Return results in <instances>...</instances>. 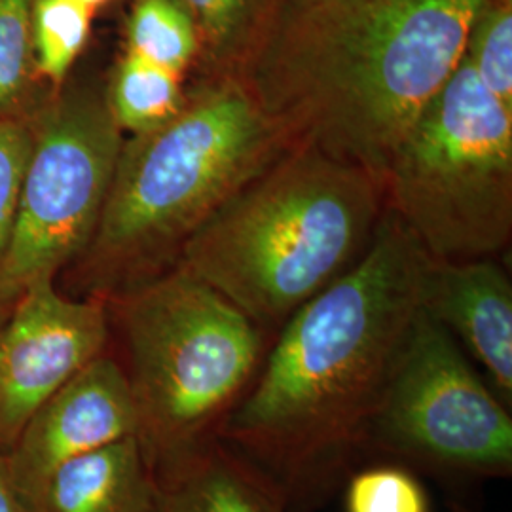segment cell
Here are the masks:
<instances>
[{
    "mask_svg": "<svg viewBox=\"0 0 512 512\" xmlns=\"http://www.w3.org/2000/svg\"><path fill=\"white\" fill-rule=\"evenodd\" d=\"M433 258L385 207L365 255L281 325L217 439L289 512L321 507L370 450L389 374L423 300Z\"/></svg>",
    "mask_w": 512,
    "mask_h": 512,
    "instance_id": "obj_1",
    "label": "cell"
},
{
    "mask_svg": "<svg viewBox=\"0 0 512 512\" xmlns=\"http://www.w3.org/2000/svg\"><path fill=\"white\" fill-rule=\"evenodd\" d=\"M346 512H431L420 480L399 465H374L344 482Z\"/></svg>",
    "mask_w": 512,
    "mask_h": 512,
    "instance_id": "obj_19",
    "label": "cell"
},
{
    "mask_svg": "<svg viewBox=\"0 0 512 512\" xmlns=\"http://www.w3.org/2000/svg\"><path fill=\"white\" fill-rule=\"evenodd\" d=\"M183 76L129 54L116 65L109 90L110 112L120 129L143 133L167 122L184 101Z\"/></svg>",
    "mask_w": 512,
    "mask_h": 512,
    "instance_id": "obj_15",
    "label": "cell"
},
{
    "mask_svg": "<svg viewBox=\"0 0 512 512\" xmlns=\"http://www.w3.org/2000/svg\"><path fill=\"white\" fill-rule=\"evenodd\" d=\"M158 482L137 437L118 440L63 465L37 512H156Z\"/></svg>",
    "mask_w": 512,
    "mask_h": 512,
    "instance_id": "obj_12",
    "label": "cell"
},
{
    "mask_svg": "<svg viewBox=\"0 0 512 512\" xmlns=\"http://www.w3.org/2000/svg\"><path fill=\"white\" fill-rule=\"evenodd\" d=\"M103 298L76 300L40 279L19 294L0 327V448H8L42 404L105 353Z\"/></svg>",
    "mask_w": 512,
    "mask_h": 512,
    "instance_id": "obj_9",
    "label": "cell"
},
{
    "mask_svg": "<svg viewBox=\"0 0 512 512\" xmlns=\"http://www.w3.org/2000/svg\"><path fill=\"white\" fill-rule=\"evenodd\" d=\"M129 54L183 76L198 57V37L177 0H137L126 27Z\"/></svg>",
    "mask_w": 512,
    "mask_h": 512,
    "instance_id": "obj_16",
    "label": "cell"
},
{
    "mask_svg": "<svg viewBox=\"0 0 512 512\" xmlns=\"http://www.w3.org/2000/svg\"><path fill=\"white\" fill-rule=\"evenodd\" d=\"M421 308L478 363L497 397L512 404V283L494 258L433 260Z\"/></svg>",
    "mask_w": 512,
    "mask_h": 512,
    "instance_id": "obj_11",
    "label": "cell"
},
{
    "mask_svg": "<svg viewBox=\"0 0 512 512\" xmlns=\"http://www.w3.org/2000/svg\"><path fill=\"white\" fill-rule=\"evenodd\" d=\"M128 437H137L128 374L103 353L25 423L6 452L8 469L29 509L37 512L50 478L63 465Z\"/></svg>",
    "mask_w": 512,
    "mask_h": 512,
    "instance_id": "obj_10",
    "label": "cell"
},
{
    "mask_svg": "<svg viewBox=\"0 0 512 512\" xmlns=\"http://www.w3.org/2000/svg\"><path fill=\"white\" fill-rule=\"evenodd\" d=\"M93 8L80 0H35L33 54L37 67L55 86L67 80L90 37Z\"/></svg>",
    "mask_w": 512,
    "mask_h": 512,
    "instance_id": "obj_17",
    "label": "cell"
},
{
    "mask_svg": "<svg viewBox=\"0 0 512 512\" xmlns=\"http://www.w3.org/2000/svg\"><path fill=\"white\" fill-rule=\"evenodd\" d=\"M370 450L448 475H511L509 406L423 308L389 374Z\"/></svg>",
    "mask_w": 512,
    "mask_h": 512,
    "instance_id": "obj_8",
    "label": "cell"
},
{
    "mask_svg": "<svg viewBox=\"0 0 512 512\" xmlns=\"http://www.w3.org/2000/svg\"><path fill=\"white\" fill-rule=\"evenodd\" d=\"M384 213V186L365 169L287 148L203 222L175 266L275 329L357 264Z\"/></svg>",
    "mask_w": 512,
    "mask_h": 512,
    "instance_id": "obj_4",
    "label": "cell"
},
{
    "mask_svg": "<svg viewBox=\"0 0 512 512\" xmlns=\"http://www.w3.org/2000/svg\"><path fill=\"white\" fill-rule=\"evenodd\" d=\"M116 300L137 440L160 478L217 439L262 365L264 329L179 266Z\"/></svg>",
    "mask_w": 512,
    "mask_h": 512,
    "instance_id": "obj_5",
    "label": "cell"
},
{
    "mask_svg": "<svg viewBox=\"0 0 512 512\" xmlns=\"http://www.w3.org/2000/svg\"><path fill=\"white\" fill-rule=\"evenodd\" d=\"M461 57L480 84L512 110V0H482Z\"/></svg>",
    "mask_w": 512,
    "mask_h": 512,
    "instance_id": "obj_18",
    "label": "cell"
},
{
    "mask_svg": "<svg viewBox=\"0 0 512 512\" xmlns=\"http://www.w3.org/2000/svg\"><path fill=\"white\" fill-rule=\"evenodd\" d=\"M107 92L61 93L33 126L18 211L0 262V304L84 253L92 241L122 148Z\"/></svg>",
    "mask_w": 512,
    "mask_h": 512,
    "instance_id": "obj_7",
    "label": "cell"
},
{
    "mask_svg": "<svg viewBox=\"0 0 512 512\" xmlns=\"http://www.w3.org/2000/svg\"><path fill=\"white\" fill-rule=\"evenodd\" d=\"M12 310V306H6V304H0V327H2V323L6 321V317H8V313Z\"/></svg>",
    "mask_w": 512,
    "mask_h": 512,
    "instance_id": "obj_23",
    "label": "cell"
},
{
    "mask_svg": "<svg viewBox=\"0 0 512 512\" xmlns=\"http://www.w3.org/2000/svg\"><path fill=\"white\" fill-rule=\"evenodd\" d=\"M287 148L236 76H202L158 128L122 143L86 253L95 298H114L175 268L184 243Z\"/></svg>",
    "mask_w": 512,
    "mask_h": 512,
    "instance_id": "obj_3",
    "label": "cell"
},
{
    "mask_svg": "<svg viewBox=\"0 0 512 512\" xmlns=\"http://www.w3.org/2000/svg\"><path fill=\"white\" fill-rule=\"evenodd\" d=\"M385 207L433 260L492 258L512 234V110L461 57L404 133L384 175Z\"/></svg>",
    "mask_w": 512,
    "mask_h": 512,
    "instance_id": "obj_6",
    "label": "cell"
},
{
    "mask_svg": "<svg viewBox=\"0 0 512 512\" xmlns=\"http://www.w3.org/2000/svg\"><path fill=\"white\" fill-rule=\"evenodd\" d=\"M156 482V512H289L274 488L219 439Z\"/></svg>",
    "mask_w": 512,
    "mask_h": 512,
    "instance_id": "obj_13",
    "label": "cell"
},
{
    "mask_svg": "<svg viewBox=\"0 0 512 512\" xmlns=\"http://www.w3.org/2000/svg\"><path fill=\"white\" fill-rule=\"evenodd\" d=\"M198 37L202 76L239 78L268 35L281 0H177Z\"/></svg>",
    "mask_w": 512,
    "mask_h": 512,
    "instance_id": "obj_14",
    "label": "cell"
},
{
    "mask_svg": "<svg viewBox=\"0 0 512 512\" xmlns=\"http://www.w3.org/2000/svg\"><path fill=\"white\" fill-rule=\"evenodd\" d=\"M82 4H86V6H90V8H97V6H101V4H105V2H109V0H80Z\"/></svg>",
    "mask_w": 512,
    "mask_h": 512,
    "instance_id": "obj_24",
    "label": "cell"
},
{
    "mask_svg": "<svg viewBox=\"0 0 512 512\" xmlns=\"http://www.w3.org/2000/svg\"><path fill=\"white\" fill-rule=\"evenodd\" d=\"M31 143L33 126L14 116L0 118V262L12 238Z\"/></svg>",
    "mask_w": 512,
    "mask_h": 512,
    "instance_id": "obj_21",
    "label": "cell"
},
{
    "mask_svg": "<svg viewBox=\"0 0 512 512\" xmlns=\"http://www.w3.org/2000/svg\"><path fill=\"white\" fill-rule=\"evenodd\" d=\"M482 0H281L239 76L291 147L389 160L463 55Z\"/></svg>",
    "mask_w": 512,
    "mask_h": 512,
    "instance_id": "obj_2",
    "label": "cell"
},
{
    "mask_svg": "<svg viewBox=\"0 0 512 512\" xmlns=\"http://www.w3.org/2000/svg\"><path fill=\"white\" fill-rule=\"evenodd\" d=\"M0 512H33L12 480L6 452L0 448Z\"/></svg>",
    "mask_w": 512,
    "mask_h": 512,
    "instance_id": "obj_22",
    "label": "cell"
},
{
    "mask_svg": "<svg viewBox=\"0 0 512 512\" xmlns=\"http://www.w3.org/2000/svg\"><path fill=\"white\" fill-rule=\"evenodd\" d=\"M35 0H0V118L18 103L33 54Z\"/></svg>",
    "mask_w": 512,
    "mask_h": 512,
    "instance_id": "obj_20",
    "label": "cell"
}]
</instances>
